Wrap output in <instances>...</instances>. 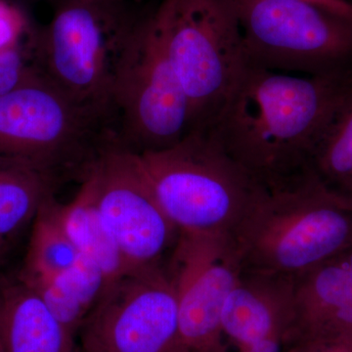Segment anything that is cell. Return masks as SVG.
Returning a JSON list of instances; mask_svg holds the SVG:
<instances>
[{
  "label": "cell",
  "instance_id": "cell-2",
  "mask_svg": "<svg viewBox=\"0 0 352 352\" xmlns=\"http://www.w3.org/2000/svg\"><path fill=\"white\" fill-rule=\"evenodd\" d=\"M231 240L243 272L296 280L352 245V204L311 170L259 186Z\"/></svg>",
  "mask_w": 352,
  "mask_h": 352
},
{
  "label": "cell",
  "instance_id": "cell-9",
  "mask_svg": "<svg viewBox=\"0 0 352 352\" xmlns=\"http://www.w3.org/2000/svg\"><path fill=\"white\" fill-rule=\"evenodd\" d=\"M177 328V292L164 263L108 287L78 332L80 351L171 352Z\"/></svg>",
  "mask_w": 352,
  "mask_h": 352
},
{
  "label": "cell",
  "instance_id": "cell-11",
  "mask_svg": "<svg viewBox=\"0 0 352 352\" xmlns=\"http://www.w3.org/2000/svg\"><path fill=\"white\" fill-rule=\"evenodd\" d=\"M168 264L178 302L171 352H229L222 311L241 273L230 236L179 234Z\"/></svg>",
  "mask_w": 352,
  "mask_h": 352
},
{
  "label": "cell",
  "instance_id": "cell-17",
  "mask_svg": "<svg viewBox=\"0 0 352 352\" xmlns=\"http://www.w3.org/2000/svg\"><path fill=\"white\" fill-rule=\"evenodd\" d=\"M54 195L46 199L32 224L31 238L21 275L55 277L71 270L80 252L64 230Z\"/></svg>",
  "mask_w": 352,
  "mask_h": 352
},
{
  "label": "cell",
  "instance_id": "cell-16",
  "mask_svg": "<svg viewBox=\"0 0 352 352\" xmlns=\"http://www.w3.org/2000/svg\"><path fill=\"white\" fill-rule=\"evenodd\" d=\"M309 168L329 192L352 204V88L315 146Z\"/></svg>",
  "mask_w": 352,
  "mask_h": 352
},
{
  "label": "cell",
  "instance_id": "cell-8",
  "mask_svg": "<svg viewBox=\"0 0 352 352\" xmlns=\"http://www.w3.org/2000/svg\"><path fill=\"white\" fill-rule=\"evenodd\" d=\"M151 16L129 45L112 94L118 145L138 155L166 149L192 129L191 106Z\"/></svg>",
  "mask_w": 352,
  "mask_h": 352
},
{
  "label": "cell",
  "instance_id": "cell-6",
  "mask_svg": "<svg viewBox=\"0 0 352 352\" xmlns=\"http://www.w3.org/2000/svg\"><path fill=\"white\" fill-rule=\"evenodd\" d=\"M151 20L191 106V131L206 129L247 61L235 4L163 0Z\"/></svg>",
  "mask_w": 352,
  "mask_h": 352
},
{
  "label": "cell",
  "instance_id": "cell-19",
  "mask_svg": "<svg viewBox=\"0 0 352 352\" xmlns=\"http://www.w3.org/2000/svg\"><path fill=\"white\" fill-rule=\"evenodd\" d=\"M352 346V302L303 324L292 332L287 346Z\"/></svg>",
  "mask_w": 352,
  "mask_h": 352
},
{
  "label": "cell",
  "instance_id": "cell-24",
  "mask_svg": "<svg viewBox=\"0 0 352 352\" xmlns=\"http://www.w3.org/2000/svg\"><path fill=\"white\" fill-rule=\"evenodd\" d=\"M0 352H6L3 342H2L1 335H0Z\"/></svg>",
  "mask_w": 352,
  "mask_h": 352
},
{
  "label": "cell",
  "instance_id": "cell-23",
  "mask_svg": "<svg viewBox=\"0 0 352 352\" xmlns=\"http://www.w3.org/2000/svg\"><path fill=\"white\" fill-rule=\"evenodd\" d=\"M337 258L339 259L340 263L344 264L346 266L347 270L351 271L352 273V245L351 248L342 252V254H339L337 256Z\"/></svg>",
  "mask_w": 352,
  "mask_h": 352
},
{
  "label": "cell",
  "instance_id": "cell-4",
  "mask_svg": "<svg viewBox=\"0 0 352 352\" xmlns=\"http://www.w3.org/2000/svg\"><path fill=\"white\" fill-rule=\"evenodd\" d=\"M148 15L126 0H55L50 22L32 36L39 71L74 100L113 117V85Z\"/></svg>",
  "mask_w": 352,
  "mask_h": 352
},
{
  "label": "cell",
  "instance_id": "cell-20",
  "mask_svg": "<svg viewBox=\"0 0 352 352\" xmlns=\"http://www.w3.org/2000/svg\"><path fill=\"white\" fill-rule=\"evenodd\" d=\"M32 34L25 43L19 41L0 50V95L6 94L39 72Z\"/></svg>",
  "mask_w": 352,
  "mask_h": 352
},
{
  "label": "cell",
  "instance_id": "cell-3",
  "mask_svg": "<svg viewBox=\"0 0 352 352\" xmlns=\"http://www.w3.org/2000/svg\"><path fill=\"white\" fill-rule=\"evenodd\" d=\"M113 145V116L74 100L41 71L0 95V157L29 164L59 184L82 182Z\"/></svg>",
  "mask_w": 352,
  "mask_h": 352
},
{
  "label": "cell",
  "instance_id": "cell-14",
  "mask_svg": "<svg viewBox=\"0 0 352 352\" xmlns=\"http://www.w3.org/2000/svg\"><path fill=\"white\" fill-rule=\"evenodd\" d=\"M57 212L64 230L80 256L100 268L108 287L127 274L119 248L97 207L94 182L90 173L73 200L66 205L58 201Z\"/></svg>",
  "mask_w": 352,
  "mask_h": 352
},
{
  "label": "cell",
  "instance_id": "cell-22",
  "mask_svg": "<svg viewBox=\"0 0 352 352\" xmlns=\"http://www.w3.org/2000/svg\"><path fill=\"white\" fill-rule=\"evenodd\" d=\"M284 352H352V346H318L311 344H294L286 346Z\"/></svg>",
  "mask_w": 352,
  "mask_h": 352
},
{
  "label": "cell",
  "instance_id": "cell-15",
  "mask_svg": "<svg viewBox=\"0 0 352 352\" xmlns=\"http://www.w3.org/2000/svg\"><path fill=\"white\" fill-rule=\"evenodd\" d=\"M59 185L29 164L0 157V258Z\"/></svg>",
  "mask_w": 352,
  "mask_h": 352
},
{
  "label": "cell",
  "instance_id": "cell-21",
  "mask_svg": "<svg viewBox=\"0 0 352 352\" xmlns=\"http://www.w3.org/2000/svg\"><path fill=\"white\" fill-rule=\"evenodd\" d=\"M352 21V3L347 0H303Z\"/></svg>",
  "mask_w": 352,
  "mask_h": 352
},
{
  "label": "cell",
  "instance_id": "cell-12",
  "mask_svg": "<svg viewBox=\"0 0 352 352\" xmlns=\"http://www.w3.org/2000/svg\"><path fill=\"white\" fill-rule=\"evenodd\" d=\"M296 280L241 271L222 311L226 346L235 351L271 338L288 340L295 320Z\"/></svg>",
  "mask_w": 352,
  "mask_h": 352
},
{
  "label": "cell",
  "instance_id": "cell-13",
  "mask_svg": "<svg viewBox=\"0 0 352 352\" xmlns=\"http://www.w3.org/2000/svg\"><path fill=\"white\" fill-rule=\"evenodd\" d=\"M0 335L6 352H82L75 336L19 277L0 283Z\"/></svg>",
  "mask_w": 352,
  "mask_h": 352
},
{
  "label": "cell",
  "instance_id": "cell-5",
  "mask_svg": "<svg viewBox=\"0 0 352 352\" xmlns=\"http://www.w3.org/2000/svg\"><path fill=\"white\" fill-rule=\"evenodd\" d=\"M138 157L157 203L182 235L231 236L261 186L204 129Z\"/></svg>",
  "mask_w": 352,
  "mask_h": 352
},
{
  "label": "cell",
  "instance_id": "cell-7",
  "mask_svg": "<svg viewBox=\"0 0 352 352\" xmlns=\"http://www.w3.org/2000/svg\"><path fill=\"white\" fill-rule=\"evenodd\" d=\"M245 60L278 73L352 69V21L303 0H233Z\"/></svg>",
  "mask_w": 352,
  "mask_h": 352
},
{
  "label": "cell",
  "instance_id": "cell-10",
  "mask_svg": "<svg viewBox=\"0 0 352 352\" xmlns=\"http://www.w3.org/2000/svg\"><path fill=\"white\" fill-rule=\"evenodd\" d=\"M89 173L97 207L119 248L127 274L164 264L179 232L157 203L138 155L113 145Z\"/></svg>",
  "mask_w": 352,
  "mask_h": 352
},
{
  "label": "cell",
  "instance_id": "cell-18",
  "mask_svg": "<svg viewBox=\"0 0 352 352\" xmlns=\"http://www.w3.org/2000/svg\"><path fill=\"white\" fill-rule=\"evenodd\" d=\"M351 302L352 273L336 256L296 280L295 320L291 333Z\"/></svg>",
  "mask_w": 352,
  "mask_h": 352
},
{
  "label": "cell",
  "instance_id": "cell-1",
  "mask_svg": "<svg viewBox=\"0 0 352 352\" xmlns=\"http://www.w3.org/2000/svg\"><path fill=\"white\" fill-rule=\"evenodd\" d=\"M352 88L351 71L298 76L245 61L208 132L261 185L309 170L315 146Z\"/></svg>",
  "mask_w": 352,
  "mask_h": 352
}]
</instances>
